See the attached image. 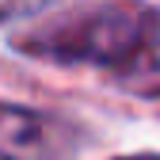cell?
Wrapping results in <instances>:
<instances>
[{"label":"cell","mask_w":160,"mask_h":160,"mask_svg":"<svg viewBox=\"0 0 160 160\" xmlns=\"http://www.w3.org/2000/svg\"><path fill=\"white\" fill-rule=\"evenodd\" d=\"M145 8H149L145 0H99V4L65 8L23 27L12 38V46L27 57H38V61L95 65L111 72L126 57Z\"/></svg>","instance_id":"obj_1"},{"label":"cell","mask_w":160,"mask_h":160,"mask_svg":"<svg viewBox=\"0 0 160 160\" xmlns=\"http://www.w3.org/2000/svg\"><path fill=\"white\" fill-rule=\"evenodd\" d=\"M80 145L72 122L46 111L0 103V160H69Z\"/></svg>","instance_id":"obj_2"},{"label":"cell","mask_w":160,"mask_h":160,"mask_svg":"<svg viewBox=\"0 0 160 160\" xmlns=\"http://www.w3.org/2000/svg\"><path fill=\"white\" fill-rule=\"evenodd\" d=\"M111 76L133 95L160 99V8H145L141 27H137L126 57L111 69Z\"/></svg>","instance_id":"obj_3"},{"label":"cell","mask_w":160,"mask_h":160,"mask_svg":"<svg viewBox=\"0 0 160 160\" xmlns=\"http://www.w3.org/2000/svg\"><path fill=\"white\" fill-rule=\"evenodd\" d=\"M46 4H53V0H0V23H8L15 15H34Z\"/></svg>","instance_id":"obj_4"},{"label":"cell","mask_w":160,"mask_h":160,"mask_svg":"<svg viewBox=\"0 0 160 160\" xmlns=\"http://www.w3.org/2000/svg\"><path fill=\"white\" fill-rule=\"evenodd\" d=\"M114 160H160L156 152H137V156H114Z\"/></svg>","instance_id":"obj_5"}]
</instances>
